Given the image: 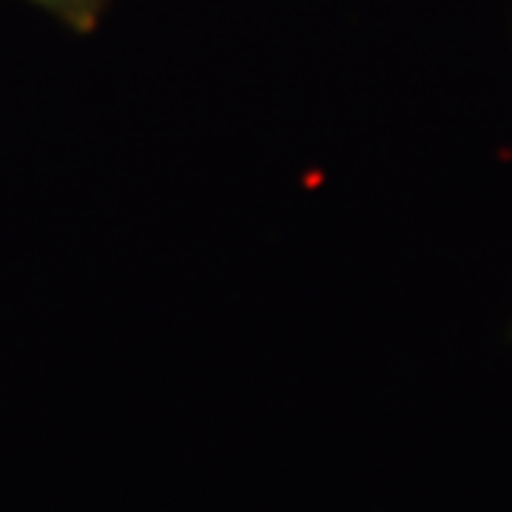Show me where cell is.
<instances>
[{
    "instance_id": "cell-1",
    "label": "cell",
    "mask_w": 512,
    "mask_h": 512,
    "mask_svg": "<svg viewBox=\"0 0 512 512\" xmlns=\"http://www.w3.org/2000/svg\"><path fill=\"white\" fill-rule=\"evenodd\" d=\"M29 3L66 23L77 35H92L111 0H29Z\"/></svg>"
}]
</instances>
